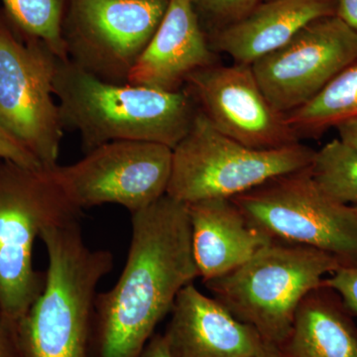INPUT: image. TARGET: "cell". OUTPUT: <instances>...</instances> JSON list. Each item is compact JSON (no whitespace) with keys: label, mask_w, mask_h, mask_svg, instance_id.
Instances as JSON below:
<instances>
[{"label":"cell","mask_w":357,"mask_h":357,"mask_svg":"<svg viewBox=\"0 0 357 357\" xmlns=\"http://www.w3.org/2000/svg\"><path fill=\"white\" fill-rule=\"evenodd\" d=\"M196 278L187 206L165 195L131 213L121 277L96 295L91 357H139L178 294Z\"/></svg>","instance_id":"1"},{"label":"cell","mask_w":357,"mask_h":357,"mask_svg":"<svg viewBox=\"0 0 357 357\" xmlns=\"http://www.w3.org/2000/svg\"><path fill=\"white\" fill-rule=\"evenodd\" d=\"M53 91L64 130L79 132L86 153L114 141H144L173 149L199 112L185 89L107 83L70 60H59Z\"/></svg>","instance_id":"2"},{"label":"cell","mask_w":357,"mask_h":357,"mask_svg":"<svg viewBox=\"0 0 357 357\" xmlns=\"http://www.w3.org/2000/svg\"><path fill=\"white\" fill-rule=\"evenodd\" d=\"M40 238L48 255L46 282L18 324L21 357H91L96 289L114 256L86 245L79 218L47 227Z\"/></svg>","instance_id":"3"},{"label":"cell","mask_w":357,"mask_h":357,"mask_svg":"<svg viewBox=\"0 0 357 357\" xmlns=\"http://www.w3.org/2000/svg\"><path fill=\"white\" fill-rule=\"evenodd\" d=\"M344 264L318 249L273 241L241 266L204 285L266 344L280 347L305 298Z\"/></svg>","instance_id":"4"},{"label":"cell","mask_w":357,"mask_h":357,"mask_svg":"<svg viewBox=\"0 0 357 357\" xmlns=\"http://www.w3.org/2000/svg\"><path fill=\"white\" fill-rule=\"evenodd\" d=\"M81 213L48 171L0 159V307L16 331L46 282L33 265L35 241Z\"/></svg>","instance_id":"5"},{"label":"cell","mask_w":357,"mask_h":357,"mask_svg":"<svg viewBox=\"0 0 357 357\" xmlns=\"http://www.w3.org/2000/svg\"><path fill=\"white\" fill-rule=\"evenodd\" d=\"M314 151L301 143L275 149L246 146L220 132L199 109L173 148L167 195L185 204L234 199L268 181L311 165Z\"/></svg>","instance_id":"6"},{"label":"cell","mask_w":357,"mask_h":357,"mask_svg":"<svg viewBox=\"0 0 357 357\" xmlns=\"http://www.w3.org/2000/svg\"><path fill=\"white\" fill-rule=\"evenodd\" d=\"M59 60L0 11V126L45 170L58 165L64 132L53 91Z\"/></svg>","instance_id":"7"},{"label":"cell","mask_w":357,"mask_h":357,"mask_svg":"<svg viewBox=\"0 0 357 357\" xmlns=\"http://www.w3.org/2000/svg\"><path fill=\"white\" fill-rule=\"evenodd\" d=\"M309 167L230 199L253 227L273 241L318 249L347 264L356 263L357 208L321 191Z\"/></svg>","instance_id":"8"},{"label":"cell","mask_w":357,"mask_h":357,"mask_svg":"<svg viewBox=\"0 0 357 357\" xmlns=\"http://www.w3.org/2000/svg\"><path fill=\"white\" fill-rule=\"evenodd\" d=\"M169 0H70L63 23L68 59L93 77L128 84Z\"/></svg>","instance_id":"9"},{"label":"cell","mask_w":357,"mask_h":357,"mask_svg":"<svg viewBox=\"0 0 357 357\" xmlns=\"http://www.w3.org/2000/svg\"><path fill=\"white\" fill-rule=\"evenodd\" d=\"M172 154L158 143L114 141L47 171L77 210L114 204L133 213L167 195Z\"/></svg>","instance_id":"10"},{"label":"cell","mask_w":357,"mask_h":357,"mask_svg":"<svg viewBox=\"0 0 357 357\" xmlns=\"http://www.w3.org/2000/svg\"><path fill=\"white\" fill-rule=\"evenodd\" d=\"M357 61V33L337 16L312 21L285 46L251 65L270 103L299 109Z\"/></svg>","instance_id":"11"},{"label":"cell","mask_w":357,"mask_h":357,"mask_svg":"<svg viewBox=\"0 0 357 357\" xmlns=\"http://www.w3.org/2000/svg\"><path fill=\"white\" fill-rule=\"evenodd\" d=\"M185 89L215 128L241 144L275 149L299 143L286 115L263 93L251 66L215 63L194 73Z\"/></svg>","instance_id":"12"},{"label":"cell","mask_w":357,"mask_h":357,"mask_svg":"<svg viewBox=\"0 0 357 357\" xmlns=\"http://www.w3.org/2000/svg\"><path fill=\"white\" fill-rule=\"evenodd\" d=\"M164 338L171 357H251L266 342L191 283L178 294Z\"/></svg>","instance_id":"13"},{"label":"cell","mask_w":357,"mask_h":357,"mask_svg":"<svg viewBox=\"0 0 357 357\" xmlns=\"http://www.w3.org/2000/svg\"><path fill=\"white\" fill-rule=\"evenodd\" d=\"M213 64L215 56L191 0H169L163 20L134 66L128 84L182 91L194 73Z\"/></svg>","instance_id":"14"},{"label":"cell","mask_w":357,"mask_h":357,"mask_svg":"<svg viewBox=\"0 0 357 357\" xmlns=\"http://www.w3.org/2000/svg\"><path fill=\"white\" fill-rule=\"evenodd\" d=\"M199 278H220L241 266L273 239L253 227L230 199L185 204Z\"/></svg>","instance_id":"15"},{"label":"cell","mask_w":357,"mask_h":357,"mask_svg":"<svg viewBox=\"0 0 357 357\" xmlns=\"http://www.w3.org/2000/svg\"><path fill=\"white\" fill-rule=\"evenodd\" d=\"M335 15V0H261L215 32L213 44L234 64L251 66L288 44L312 21Z\"/></svg>","instance_id":"16"},{"label":"cell","mask_w":357,"mask_h":357,"mask_svg":"<svg viewBox=\"0 0 357 357\" xmlns=\"http://www.w3.org/2000/svg\"><path fill=\"white\" fill-rule=\"evenodd\" d=\"M279 347L285 357H357V328L337 293L321 286L303 301Z\"/></svg>","instance_id":"17"},{"label":"cell","mask_w":357,"mask_h":357,"mask_svg":"<svg viewBox=\"0 0 357 357\" xmlns=\"http://www.w3.org/2000/svg\"><path fill=\"white\" fill-rule=\"evenodd\" d=\"M357 117V61L345 68L306 105L286 114L298 136L319 135Z\"/></svg>","instance_id":"18"},{"label":"cell","mask_w":357,"mask_h":357,"mask_svg":"<svg viewBox=\"0 0 357 357\" xmlns=\"http://www.w3.org/2000/svg\"><path fill=\"white\" fill-rule=\"evenodd\" d=\"M310 172L319 189L338 203L357 208V150L335 138L314 151Z\"/></svg>","instance_id":"19"},{"label":"cell","mask_w":357,"mask_h":357,"mask_svg":"<svg viewBox=\"0 0 357 357\" xmlns=\"http://www.w3.org/2000/svg\"><path fill=\"white\" fill-rule=\"evenodd\" d=\"M4 13L23 32L42 40L60 60H69L63 39L67 0H2Z\"/></svg>","instance_id":"20"},{"label":"cell","mask_w":357,"mask_h":357,"mask_svg":"<svg viewBox=\"0 0 357 357\" xmlns=\"http://www.w3.org/2000/svg\"><path fill=\"white\" fill-rule=\"evenodd\" d=\"M199 21L215 26V32L245 16L261 0H191Z\"/></svg>","instance_id":"21"},{"label":"cell","mask_w":357,"mask_h":357,"mask_svg":"<svg viewBox=\"0 0 357 357\" xmlns=\"http://www.w3.org/2000/svg\"><path fill=\"white\" fill-rule=\"evenodd\" d=\"M321 286L337 293L349 314L357 317V262L342 265L326 277Z\"/></svg>","instance_id":"22"},{"label":"cell","mask_w":357,"mask_h":357,"mask_svg":"<svg viewBox=\"0 0 357 357\" xmlns=\"http://www.w3.org/2000/svg\"><path fill=\"white\" fill-rule=\"evenodd\" d=\"M0 159L8 160L33 170H45L36 157L22 146L17 140L14 139L13 136L7 133L1 126H0Z\"/></svg>","instance_id":"23"},{"label":"cell","mask_w":357,"mask_h":357,"mask_svg":"<svg viewBox=\"0 0 357 357\" xmlns=\"http://www.w3.org/2000/svg\"><path fill=\"white\" fill-rule=\"evenodd\" d=\"M0 357H21L17 331L0 307Z\"/></svg>","instance_id":"24"},{"label":"cell","mask_w":357,"mask_h":357,"mask_svg":"<svg viewBox=\"0 0 357 357\" xmlns=\"http://www.w3.org/2000/svg\"><path fill=\"white\" fill-rule=\"evenodd\" d=\"M335 16L357 33V0H335Z\"/></svg>","instance_id":"25"},{"label":"cell","mask_w":357,"mask_h":357,"mask_svg":"<svg viewBox=\"0 0 357 357\" xmlns=\"http://www.w3.org/2000/svg\"><path fill=\"white\" fill-rule=\"evenodd\" d=\"M338 139L357 150V117L347 119L335 126Z\"/></svg>","instance_id":"26"},{"label":"cell","mask_w":357,"mask_h":357,"mask_svg":"<svg viewBox=\"0 0 357 357\" xmlns=\"http://www.w3.org/2000/svg\"><path fill=\"white\" fill-rule=\"evenodd\" d=\"M139 357H171L163 335H154Z\"/></svg>","instance_id":"27"},{"label":"cell","mask_w":357,"mask_h":357,"mask_svg":"<svg viewBox=\"0 0 357 357\" xmlns=\"http://www.w3.org/2000/svg\"><path fill=\"white\" fill-rule=\"evenodd\" d=\"M251 357H285L280 347L276 345L267 344L261 351Z\"/></svg>","instance_id":"28"},{"label":"cell","mask_w":357,"mask_h":357,"mask_svg":"<svg viewBox=\"0 0 357 357\" xmlns=\"http://www.w3.org/2000/svg\"></svg>","instance_id":"29"}]
</instances>
